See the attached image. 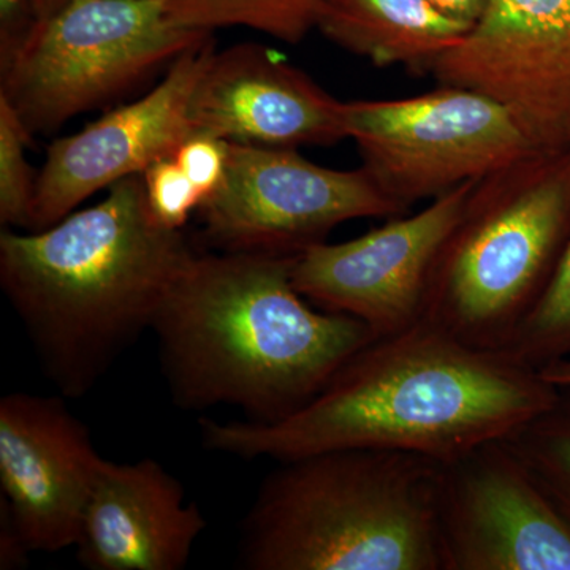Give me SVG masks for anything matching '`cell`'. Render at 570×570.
Masks as SVG:
<instances>
[{"label": "cell", "mask_w": 570, "mask_h": 570, "mask_svg": "<svg viewBox=\"0 0 570 570\" xmlns=\"http://www.w3.org/2000/svg\"><path fill=\"white\" fill-rule=\"evenodd\" d=\"M431 73L504 107L540 151L570 148V0H489Z\"/></svg>", "instance_id": "30bf717a"}, {"label": "cell", "mask_w": 570, "mask_h": 570, "mask_svg": "<svg viewBox=\"0 0 570 570\" xmlns=\"http://www.w3.org/2000/svg\"><path fill=\"white\" fill-rule=\"evenodd\" d=\"M504 441L570 520V389Z\"/></svg>", "instance_id": "ac0fdd59"}, {"label": "cell", "mask_w": 570, "mask_h": 570, "mask_svg": "<svg viewBox=\"0 0 570 570\" xmlns=\"http://www.w3.org/2000/svg\"><path fill=\"white\" fill-rule=\"evenodd\" d=\"M546 381L558 389H570V356L539 371Z\"/></svg>", "instance_id": "d4e9b609"}, {"label": "cell", "mask_w": 570, "mask_h": 570, "mask_svg": "<svg viewBox=\"0 0 570 570\" xmlns=\"http://www.w3.org/2000/svg\"><path fill=\"white\" fill-rule=\"evenodd\" d=\"M346 102L279 52L243 43L212 52L195 85V134L268 148L335 145L347 138Z\"/></svg>", "instance_id": "5bb4252c"}, {"label": "cell", "mask_w": 570, "mask_h": 570, "mask_svg": "<svg viewBox=\"0 0 570 570\" xmlns=\"http://www.w3.org/2000/svg\"><path fill=\"white\" fill-rule=\"evenodd\" d=\"M193 247L157 219L141 175L91 208L28 234L0 235V285L45 377L63 397L88 395L151 330Z\"/></svg>", "instance_id": "3957f363"}, {"label": "cell", "mask_w": 570, "mask_h": 570, "mask_svg": "<svg viewBox=\"0 0 570 570\" xmlns=\"http://www.w3.org/2000/svg\"><path fill=\"white\" fill-rule=\"evenodd\" d=\"M228 141L195 134L176 149L174 160L200 194L202 202L216 193L227 170Z\"/></svg>", "instance_id": "7402d4cb"}, {"label": "cell", "mask_w": 570, "mask_h": 570, "mask_svg": "<svg viewBox=\"0 0 570 570\" xmlns=\"http://www.w3.org/2000/svg\"><path fill=\"white\" fill-rule=\"evenodd\" d=\"M570 234V148L534 151L472 186L439 250L423 318L504 351L549 285Z\"/></svg>", "instance_id": "5b68a950"}, {"label": "cell", "mask_w": 570, "mask_h": 570, "mask_svg": "<svg viewBox=\"0 0 570 570\" xmlns=\"http://www.w3.org/2000/svg\"><path fill=\"white\" fill-rule=\"evenodd\" d=\"M472 26L445 17L426 0H328L317 29L337 47L377 67L433 71Z\"/></svg>", "instance_id": "2e32d148"}, {"label": "cell", "mask_w": 570, "mask_h": 570, "mask_svg": "<svg viewBox=\"0 0 570 570\" xmlns=\"http://www.w3.org/2000/svg\"><path fill=\"white\" fill-rule=\"evenodd\" d=\"M426 2L452 20L474 26L485 11L489 0H426Z\"/></svg>", "instance_id": "cb8c5ba5"}, {"label": "cell", "mask_w": 570, "mask_h": 570, "mask_svg": "<svg viewBox=\"0 0 570 570\" xmlns=\"http://www.w3.org/2000/svg\"><path fill=\"white\" fill-rule=\"evenodd\" d=\"M32 134L6 97L0 96V223L28 230L36 181L26 160Z\"/></svg>", "instance_id": "ffe728a7"}, {"label": "cell", "mask_w": 570, "mask_h": 570, "mask_svg": "<svg viewBox=\"0 0 570 570\" xmlns=\"http://www.w3.org/2000/svg\"><path fill=\"white\" fill-rule=\"evenodd\" d=\"M142 178L149 205L157 219L167 227L181 230L190 213L202 204L200 194L194 184L184 175L174 157L154 163L142 174Z\"/></svg>", "instance_id": "44dd1931"}, {"label": "cell", "mask_w": 570, "mask_h": 570, "mask_svg": "<svg viewBox=\"0 0 570 570\" xmlns=\"http://www.w3.org/2000/svg\"><path fill=\"white\" fill-rule=\"evenodd\" d=\"M213 51L208 40L184 52L151 92L52 142L36 179L28 230L51 227L91 195L174 157L195 135L190 99Z\"/></svg>", "instance_id": "7c38bea8"}, {"label": "cell", "mask_w": 570, "mask_h": 570, "mask_svg": "<svg viewBox=\"0 0 570 570\" xmlns=\"http://www.w3.org/2000/svg\"><path fill=\"white\" fill-rule=\"evenodd\" d=\"M208 40L212 32L171 24L163 0H70L0 62V96L29 132L48 134Z\"/></svg>", "instance_id": "8992f818"}, {"label": "cell", "mask_w": 570, "mask_h": 570, "mask_svg": "<svg viewBox=\"0 0 570 570\" xmlns=\"http://www.w3.org/2000/svg\"><path fill=\"white\" fill-rule=\"evenodd\" d=\"M328 0H163L165 17L178 28L213 32L245 26L287 43H299Z\"/></svg>", "instance_id": "e0dca14e"}, {"label": "cell", "mask_w": 570, "mask_h": 570, "mask_svg": "<svg viewBox=\"0 0 570 570\" xmlns=\"http://www.w3.org/2000/svg\"><path fill=\"white\" fill-rule=\"evenodd\" d=\"M560 389L504 351L464 343L428 318L355 352L321 392L275 423L200 419L205 449L288 461L371 449L449 463L505 439Z\"/></svg>", "instance_id": "6da1fadb"}, {"label": "cell", "mask_w": 570, "mask_h": 570, "mask_svg": "<svg viewBox=\"0 0 570 570\" xmlns=\"http://www.w3.org/2000/svg\"><path fill=\"white\" fill-rule=\"evenodd\" d=\"M474 183L351 242L307 247L292 269L296 291L321 309L365 322L377 337L422 321L434 261Z\"/></svg>", "instance_id": "8fae6325"}, {"label": "cell", "mask_w": 570, "mask_h": 570, "mask_svg": "<svg viewBox=\"0 0 570 570\" xmlns=\"http://www.w3.org/2000/svg\"><path fill=\"white\" fill-rule=\"evenodd\" d=\"M441 570H570V520L504 439L439 464Z\"/></svg>", "instance_id": "9c48e42d"}, {"label": "cell", "mask_w": 570, "mask_h": 570, "mask_svg": "<svg viewBox=\"0 0 570 570\" xmlns=\"http://www.w3.org/2000/svg\"><path fill=\"white\" fill-rule=\"evenodd\" d=\"M69 2L70 0H32V6L33 10H36L37 18L45 20V18L58 13V11Z\"/></svg>", "instance_id": "484cf974"}, {"label": "cell", "mask_w": 570, "mask_h": 570, "mask_svg": "<svg viewBox=\"0 0 570 570\" xmlns=\"http://www.w3.org/2000/svg\"><path fill=\"white\" fill-rule=\"evenodd\" d=\"M37 21L32 0H0V62L21 47Z\"/></svg>", "instance_id": "603a6c76"}, {"label": "cell", "mask_w": 570, "mask_h": 570, "mask_svg": "<svg viewBox=\"0 0 570 570\" xmlns=\"http://www.w3.org/2000/svg\"><path fill=\"white\" fill-rule=\"evenodd\" d=\"M535 371L570 356V234L549 285L504 348Z\"/></svg>", "instance_id": "d6986e66"}, {"label": "cell", "mask_w": 570, "mask_h": 570, "mask_svg": "<svg viewBox=\"0 0 570 570\" xmlns=\"http://www.w3.org/2000/svg\"><path fill=\"white\" fill-rule=\"evenodd\" d=\"M438 461L347 449L281 461L242 524L249 570H441Z\"/></svg>", "instance_id": "277c9868"}, {"label": "cell", "mask_w": 570, "mask_h": 570, "mask_svg": "<svg viewBox=\"0 0 570 570\" xmlns=\"http://www.w3.org/2000/svg\"><path fill=\"white\" fill-rule=\"evenodd\" d=\"M344 112L362 167L404 212L540 151L504 107L459 86L355 100Z\"/></svg>", "instance_id": "52a82bcc"}, {"label": "cell", "mask_w": 570, "mask_h": 570, "mask_svg": "<svg viewBox=\"0 0 570 570\" xmlns=\"http://www.w3.org/2000/svg\"><path fill=\"white\" fill-rule=\"evenodd\" d=\"M205 528L204 512L159 461L104 460L75 549L86 569L179 570Z\"/></svg>", "instance_id": "9a60e30c"}, {"label": "cell", "mask_w": 570, "mask_h": 570, "mask_svg": "<svg viewBox=\"0 0 570 570\" xmlns=\"http://www.w3.org/2000/svg\"><path fill=\"white\" fill-rule=\"evenodd\" d=\"M104 460L62 395L0 400V512L31 553L77 546Z\"/></svg>", "instance_id": "4fadbf2b"}, {"label": "cell", "mask_w": 570, "mask_h": 570, "mask_svg": "<svg viewBox=\"0 0 570 570\" xmlns=\"http://www.w3.org/2000/svg\"><path fill=\"white\" fill-rule=\"evenodd\" d=\"M365 168L333 170L298 149L228 141L227 170L198 206L204 236L220 253L295 257L337 225L406 214Z\"/></svg>", "instance_id": "ba28073f"}, {"label": "cell", "mask_w": 570, "mask_h": 570, "mask_svg": "<svg viewBox=\"0 0 570 570\" xmlns=\"http://www.w3.org/2000/svg\"><path fill=\"white\" fill-rule=\"evenodd\" d=\"M295 257L194 254L151 328L176 406L279 422L376 340L365 322L311 306L292 277Z\"/></svg>", "instance_id": "7a4b0ae2"}]
</instances>
